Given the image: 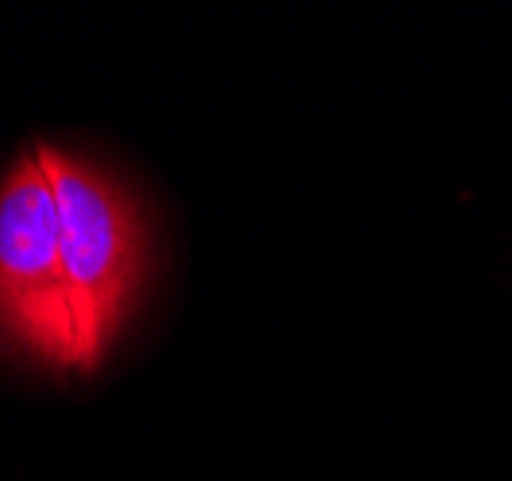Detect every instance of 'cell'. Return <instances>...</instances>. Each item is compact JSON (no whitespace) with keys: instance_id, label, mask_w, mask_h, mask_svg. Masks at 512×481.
Wrapping results in <instances>:
<instances>
[{"instance_id":"6da1fadb","label":"cell","mask_w":512,"mask_h":481,"mask_svg":"<svg viewBox=\"0 0 512 481\" xmlns=\"http://www.w3.org/2000/svg\"><path fill=\"white\" fill-rule=\"evenodd\" d=\"M62 220V262L77 335V370L93 374L143 293L151 231L143 201L108 166L35 143Z\"/></svg>"},{"instance_id":"7a4b0ae2","label":"cell","mask_w":512,"mask_h":481,"mask_svg":"<svg viewBox=\"0 0 512 481\" xmlns=\"http://www.w3.org/2000/svg\"><path fill=\"white\" fill-rule=\"evenodd\" d=\"M0 331L54 370H77L62 220L35 147L0 181Z\"/></svg>"}]
</instances>
